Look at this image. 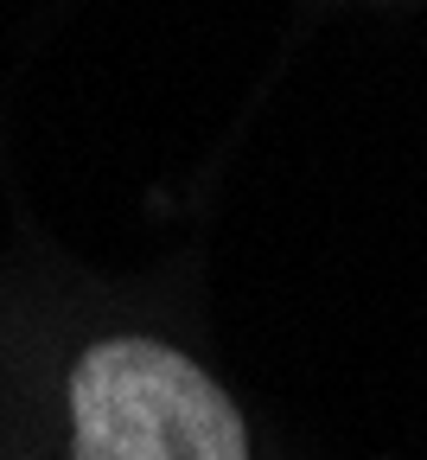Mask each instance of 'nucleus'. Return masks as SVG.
Masks as SVG:
<instances>
[{
  "instance_id": "nucleus-1",
  "label": "nucleus",
  "mask_w": 427,
  "mask_h": 460,
  "mask_svg": "<svg viewBox=\"0 0 427 460\" xmlns=\"http://www.w3.org/2000/svg\"><path fill=\"white\" fill-rule=\"evenodd\" d=\"M71 460H249V422L230 390L147 332L83 345L65 377Z\"/></svg>"
}]
</instances>
